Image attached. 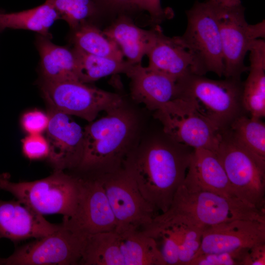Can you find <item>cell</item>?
<instances>
[{
	"instance_id": "cell-1",
	"label": "cell",
	"mask_w": 265,
	"mask_h": 265,
	"mask_svg": "<svg viewBox=\"0 0 265 265\" xmlns=\"http://www.w3.org/2000/svg\"><path fill=\"white\" fill-rule=\"evenodd\" d=\"M189 148L170 139H155L133 147L123 161L122 167L159 214L168 210L185 179L193 151Z\"/></svg>"
},
{
	"instance_id": "cell-2",
	"label": "cell",
	"mask_w": 265,
	"mask_h": 265,
	"mask_svg": "<svg viewBox=\"0 0 265 265\" xmlns=\"http://www.w3.org/2000/svg\"><path fill=\"white\" fill-rule=\"evenodd\" d=\"M134 114L122 106L106 112L84 129V151L78 169L92 175L116 171L132 147L136 132Z\"/></svg>"
},
{
	"instance_id": "cell-3",
	"label": "cell",
	"mask_w": 265,
	"mask_h": 265,
	"mask_svg": "<svg viewBox=\"0 0 265 265\" xmlns=\"http://www.w3.org/2000/svg\"><path fill=\"white\" fill-rule=\"evenodd\" d=\"M236 219L265 221V211L237 198L191 188L182 183L168 210L157 215L151 224L161 226L181 221L204 229Z\"/></svg>"
},
{
	"instance_id": "cell-4",
	"label": "cell",
	"mask_w": 265,
	"mask_h": 265,
	"mask_svg": "<svg viewBox=\"0 0 265 265\" xmlns=\"http://www.w3.org/2000/svg\"><path fill=\"white\" fill-rule=\"evenodd\" d=\"M177 97L189 100L219 131L227 130L242 115L243 82L225 78L214 80L190 74L177 82Z\"/></svg>"
},
{
	"instance_id": "cell-5",
	"label": "cell",
	"mask_w": 265,
	"mask_h": 265,
	"mask_svg": "<svg viewBox=\"0 0 265 265\" xmlns=\"http://www.w3.org/2000/svg\"><path fill=\"white\" fill-rule=\"evenodd\" d=\"M7 173L0 174V189L41 214H60L66 219L75 209L79 190V176L63 170L31 182H12Z\"/></svg>"
},
{
	"instance_id": "cell-6",
	"label": "cell",
	"mask_w": 265,
	"mask_h": 265,
	"mask_svg": "<svg viewBox=\"0 0 265 265\" xmlns=\"http://www.w3.org/2000/svg\"><path fill=\"white\" fill-rule=\"evenodd\" d=\"M186 15V28L178 37L193 57L194 74L212 72L222 77L224 67L215 3L196 1Z\"/></svg>"
},
{
	"instance_id": "cell-7",
	"label": "cell",
	"mask_w": 265,
	"mask_h": 265,
	"mask_svg": "<svg viewBox=\"0 0 265 265\" xmlns=\"http://www.w3.org/2000/svg\"><path fill=\"white\" fill-rule=\"evenodd\" d=\"M216 154L235 196L265 211V159L237 143L227 130L222 132Z\"/></svg>"
},
{
	"instance_id": "cell-8",
	"label": "cell",
	"mask_w": 265,
	"mask_h": 265,
	"mask_svg": "<svg viewBox=\"0 0 265 265\" xmlns=\"http://www.w3.org/2000/svg\"><path fill=\"white\" fill-rule=\"evenodd\" d=\"M40 88L50 109L75 115L88 122L102 111H108L124 104L122 97L79 81L41 80Z\"/></svg>"
},
{
	"instance_id": "cell-9",
	"label": "cell",
	"mask_w": 265,
	"mask_h": 265,
	"mask_svg": "<svg viewBox=\"0 0 265 265\" xmlns=\"http://www.w3.org/2000/svg\"><path fill=\"white\" fill-rule=\"evenodd\" d=\"M166 136L190 148L216 153L222 132L203 116L187 99L177 97L155 111Z\"/></svg>"
},
{
	"instance_id": "cell-10",
	"label": "cell",
	"mask_w": 265,
	"mask_h": 265,
	"mask_svg": "<svg viewBox=\"0 0 265 265\" xmlns=\"http://www.w3.org/2000/svg\"><path fill=\"white\" fill-rule=\"evenodd\" d=\"M214 3L224 67L223 76L240 80L241 74L249 70L244 62L252 43L265 37V20L250 25L245 20L241 4L226 6Z\"/></svg>"
},
{
	"instance_id": "cell-11",
	"label": "cell",
	"mask_w": 265,
	"mask_h": 265,
	"mask_svg": "<svg viewBox=\"0 0 265 265\" xmlns=\"http://www.w3.org/2000/svg\"><path fill=\"white\" fill-rule=\"evenodd\" d=\"M95 175L105 191L116 220L117 233L141 231L159 214L123 167L113 172Z\"/></svg>"
},
{
	"instance_id": "cell-12",
	"label": "cell",
	"mask_w": 265,
	"mask_h": 265,
	"mask_svg": "<svg viewBox=\"0 0 265 265\" xmlns=\"http://www.w3.org/2000/svg\"><path fill=\"white\" fill-rule=\"evenodd\" d=\"M86 235L60 227L53 233L17 248L0 264L8 265H80Z\"/></svg>"
},
{
	"instance_id": "cell-13",
	"label": "cell",
	"mask_w": 265,
	"mask_h": 265,
	"mask_svg": "<svg viewBox=\"0 0 265 265\" xmlns=\"http://www.w3.org/2000/svg\"><path fill=\"white\" fill-rule=\"evenodd\" d=\"M62 225L84 235L115 231L116 222L104 188L97 177L79 176L78 201L71 216Z\"/></svg>"
},
{
	"instance_id": "cell-14",
	"label": "cell",
	"mask_w": 265,
	"mask_h": 265,
	"mask_svg": "<svg viewBox=\"0 0 265 265\" xmlns=\"http://www.w3.org/2000/svg\"><path fill=\"white\" fill-rule=\"evenodd\" d=\"M49 115L48 160L54 170L78 169L84 151V129L63 112L50 108Z\"/></svg>"
},
{
	"instance_id": "cell-15",
	"label": "cell",
	"mask_w": 265,
	"mask_h": 265,
	"mask_svg": "<svg viewBox=\"0 0 265 265\" xmlns=\"http://www.w3.org/2000/svg\"><path fill=\"white\" fill-rule=\"evenodd\" d=\"M265 243V221L236 219L205 227L194 257L230 252Z\"/></svg>"
},
{
	"instance_id": "cell-16",
	"label": "cell",
	"mask_w": 265,
	"mask_h": 265,
	"mask_svg": "<svg viewBox=\"0 0 265 265\" xmlns=\"http://www.w3.org/2000/svg\"><path fill=\"white\" fill-rule=\"evenodd\" d=\"M22 202L0 200V238L13 241L38 238L50 235L60 227Z\"/></svg>"
},
{
	"instance_id": "cell-17",
	"label": "cell",
	"mask_w": 265,
	"mask_h": 265,
	"mask_svg": "<svg viewBox=\"0 0 265 265\" xmlns=\"http://www.w3.org/2000/svg\"><path fill=\"white\" fill-rule=\"evenodd\" d=\"M126 75L131 80L132 99L149 110L156 111L177 96V81L148 66L133 64Z\"/></svg>"
},
{
	"instance_id": "cell-18",
	"label": "cell",
	"mask_w": 265,
	"mask_h": 265,
	"mask_svg": "<svg viewBox=\"0 0 265 265\" xmlns=\"http://www.w3.org/2000/svg\"><path fill=\"white\" fill-rule=\"evenodd\" d=\"M183 183L191 188L237 198L216 154L210 150H193Z\"/></svg>"
},
{
	"instance_id": "cell-19",
	"label": "cell",
	"mask_w": 265,
	"mask_h": 265,
	"mask_svg": "<svg viewBox=\"0 0 265 265\" xmlns=\"http://www.w3.org/2000/svg\"><path fill=\"white\" fill-rule=\"evenodd\" d=\"M146 55L148 67L160 72L177 82L195 73L193 59L178 36H165L161 28Z\"/></svg>"
},
{
	"instance_id": "cell-20",
	"label": "cell",
	"mask_w": 265,
	"mask_h": 265,
	"mask_svg": "<svg viewBox=\"0 0 265 265\" xmlns=\"http://www.w3.org/2000/svg\"><path fill=\"white\" fill-rule=\"evenodd\" d=\"M160 29L159 26L150 30L142 29L131 18L122 15L103 32L118 45L128 61L136 64L146 55Z\"/></svg>"
},
{
	"instance_id": "cell-21",
	"label": "cell",
	"mask_w": 265,
	"mask_h": 265,
	"mask_svg": "<svg viewBox=\"0 0 265 265\" xmlns=\"http://www.w3.org/2000/svg\"><path fill=\"white\" fill-rule=\"evenodd\" d=\"M51 39L40 34L36 38L35 45L40 55L41 80L79 81L78 61L74 49L56 45Z\"/></svg>"
},
{
	"instance_id": "cell-22",
	"label": "cell",
	"mask_w": 265,
	"mask_h": 265,
	"mask_svg": "<svg viewBox=\"0 0 265 265\" xmlns=\"http://www.w3.org/2000/svg\"><path fill=\"white\" fill-rule=\"evenodd\" d=\"M249 74L243 82L242 104L250 116H265V41L255 40L249 50Z\"/></svg>"
},
{
	"instance_id": "cell-23",
	"label": "cell",
	"mask_w": 265,
	"mask_h": 265,
	"mask_svg": "<svg viewBox=\"0 0 265 265\" xmlns=\"http://www.w3.org/2000/svg\"><path fill=\"white\" fill-rule=\"evenodd\" d=\"M59 19L57 12L46 1L38 6L19 12L0 10V32L6 28L25 29L52 38L50 28Z\"/></svg>"
},
{
	"instance_id": "cell-24",
	"label": "cell",
	"mask_w": 265,
	"mask_h": 265,
	"mask_svg": "<svg viewBox=\"0 0 265 265\" xmlns=\"http://www.w3.org/2000/svg\"><path fill=\"white\" fill-rule=\"evenodd\" d=\"M117 233L125 265H166L152 237L141 231Z\"/></svg>"
},
{
	"instance_id": "cell-25",
	"label": "cell",
	"mask_w": 265,
	"mask_h": 265,
	"mask_svg": "<svg viewBox=\"0 0 265 265\" xmlns=\"http://www.w3.org/2000/svg\"><path fill=\"white\" fill-rule=\"evenodd\" d=\"M80 265H125L119 234L112 231L87 235Z\"/></svg>"
},
{
	"instance_id": "cell-26",
	"label": "cell",
	"mask_w": 265,
	"mask_h": 265,
	"mask_svg": "<svg viewBox=\"0 0 265 265\" xmlns=\"http://www.w3.org/2000/svg\"><path fill=\"white\" fill-rule=\"evenodd\" d=\"M73 31L74 48L87 53L123 60V54L118 45L95 25L86 23Z\"/></svg>"
},
{
	"instance_id": "cell-27",
	"label": "cell",
	"mask_w": 265,
	"mask_h": 265,
	"mask_svg": "<svg viewBox=\"0 0 265 265\" xmlns=\"http://www.w3.org/2000/svg\"><path fill=\"white\" fill-rule=\"evenodd\" d=\"M78 61L79 81L87 83L118 73L126 74L133 64L128 61L87 53L73 48Z\"/></svg>"
},
{
	"instance_id": "cell-28",
	"label": "cell",
	"mask_w": 265,
	"mask_h": 265,
	"mask_svg": "<svg viewBox=\"0 0 265 265\" xmlns=\"http://www.w3.org/2000/svg\"><path fill=\"white\" fill-rule=\"evenodd\" d=\"M227 130L237 143L265 159V125L261 119L242 114L236 118Z\"/></svg>"
},
{
	"instance_id": "cell-29",
	"label": "cell",
	"mask_w": 265,
	"mask_h": 265,
	"mask_svg": "<svg viewBox=\"0 0 265 265\" xmlns=\"http://www.w3.org/2000/svg\"><path fill=\"white\" fill-rule=\"evenodd\" d=\"M72 30L90 23L103 8L97 0H46Z\"/></svg>"
},
{
	"instance_id": "cell-30",
	"label": "cell",
	"mask_w": 265,
	"mask_h": 265,
	"mask_svg": "<svg viewBox=\"0 0 265 265\" xmlns=\"http://www.w3.org/2000/svg\"><path fill=\"white\" fill-rule=\"evenodd\" d=\"M149 228H166L171 232L178 244L180 265H188L193 259L200 246L204 230L194 224L181 221Z\"/></svg>"
},
{
	"instance_id": "cell-31",
	"label": "cell",
	"mask_w": 265,
	"mask_h": 265,
	"mask_svg": "<svg viewBox=\"0 0 265 265\" xmlns=\"http://www.w3.org/2000/svg\"><path fill=\"white\" fill-rule=\"evenodd\" d=\"M249 248L203 254L193 258L188 265H243Z\"/></svg>"
},
{
	"instance_id": "cell-32",
	"label": "cell",
	"mask_w": 265,
	"mask_h": 265,
	"mask_svg": "<svg viewBox=\"0 0 265 265\" xmlns=\"http://www.w3.org/2000/svg\"><path fill=\"white\" fill-rule=\"evenodd\" d=\"M22 151L30 160L48 158L49 146L46 137L41 134H28L22 141Z\"/></svg>"
},
{
	"instance_id": "cell-33",
	"label": "cell",
	"mask_w": 265,
	"mask_h": 265,
	"mask_svg": "<svg viewBox=\"0 0 265 265\" xmlns=\"http://www.w3.org/2000/svg\"><path fill=\"white\" fill-rule=\"evenodd\" d=\"M49 122V114L37 109L26 112L21 119L22 127L28 134H42L46 131Z\"/></svg>"
},
{
	"instance_id": "cell-34",
	"label": "cell",
	"mask_w": 265,
	"mask_h": 265,
	"mask_svg": "<svg viewBox=\"0 0 265 265\" xmlns=\"http://www.w3.org/2000/svg\"><path fill=\"white\" fill-rule=\"evenodd\" d=\"M102 7L112 9H138L145 10L144 0H97Z\"/></svg>"
},
{
	"instance_id": "cell-35",
	"label": "cell",
	"mask_w": 265,
	"mask_h": 265,
	"mask_svg": "<svg viewBox=\"0 0 265 265\" xmlns=\"http://www.w3.org/2000/svg\"><path fill=\"white\" fill-rule=\"evenodd\" d=\"M265 243L249 248L245 257L243 265H265Z\"/></svg>"
},
{
	"instance_id": "cell-36",
	"label": "cell",
	"mask_w": 265,
	"mask_h": 265,
	"mask_svg": "<svg viewBox=\"0 0 265 265\" xmlns=\"http://www.w3.org/2000/svg\"><path fill=\"white\" fill-rule=\"evenodd\" d=\"M145 10L150 14L152 20L156 22H160L165 18H168L169 10L163 9L161 5L160 0H144Z\"/></svg>"
},
{
	"instance_id": "cell-37",
	"label": "cell",
	"mask_w": 265,
	"mask_h": 265,
	"mask_svg": "<svg viewBox=\"0 0 265 265\" xmlns=\"http://www.w3.org/2000/svg\"><path fill=\"white\" fill-rule=\"evenodd\" d=\"M219 4L226 6H235L241 3L240 0H210Z\"/></svg>"
},
{
	"instance_id": "cell-38",
	"label": "cell",
	"mask_w": 265,
	"mask_h": 265,
	"mask_svg": "<svg viewBox=\"0 0 265 265\" xmlns=\"http://www.w3.org/2000/svg\"></svg>"
},
{
	"instance_id": "cell-39",
	"label": "cell",
	"mask_w": 265,
	"mask_h": 265,
	"mask_svg": "<svg viewBox=\"0 0 265 265\" xmlns=\"http://www.w3.org/2000/svg\"></svg>"
}]
</instances>
